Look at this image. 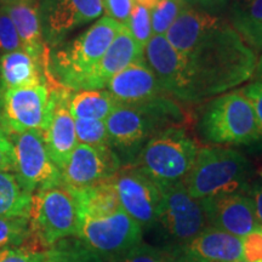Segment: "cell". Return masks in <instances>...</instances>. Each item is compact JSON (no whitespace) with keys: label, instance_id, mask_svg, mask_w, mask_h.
Masks as SVG:
<instances>
[{"label":"cell","instance_id":"cell-24","mask_svg":"<svg viewBox=\"0 0 262 262\" xmlns=\"http://www.w3.org/2000/svg\"><path fill=\"white\" fill-rule=\"evenodd\" d=\"M229 25L249 48L262 51V0H232Z\"/></svg>","mask_w":262,"mask_h":262},{"label":"cell","instance_id":"cell-33","mask_svg":"<svg viewBox=\"0 0 262 262\" xmlns=\"http://www.w3.org/2000/svg\"><path fill=\"white\" fill-rule=\"evenodd\" d=\"M106 262H179L165 251L141 243L125 253L110 258Z\"/></svg>","mask_w":262,"mask_h":262},{"label":"cell","instance_id":"cell-25","mask_svg":"<svg viewBox=\"0 0 262 262\" xmlns=\"http://www.w3.org/2000/svg\"><path fill=\"white\" fill-rule=\"evenodd\" d=\"M71 189L79 205L80 217H106L122 210L112 178L90 187Z\"/></svg>","mask_w":262,"mask_h":262},{"label":"cell","instance_id":"cell-13","mask_svg":"<svg viewBox=\"0 0 262 262\" xmlns=\"http://www.w3.org/2000/svg\"><path fill=\"white\" fill-rule=\"evenodd\" d=\"M119 169V157L111 146L78 143L61 171L62 183L71 188L90 187L113 178Z\"/></svg>","mask_w":262,"mask_h":262},{"label":"cell","instance_id":"cell-45","mask_svg":"<svg viewBox=\"0 0 262 262\" xmlns=\"http://www.w3.org/2000/svg\"><path fill=\"white\" fill-rule=\"evenodd\" d=\"M257 73V77H262V54L260 58H258L257 63H256V71H255Z\"/></svg>","mask_w":262,"mask_h":262},{"label":"cell","instance_id":"cell-35","mask_svg":"<svg viewBox=\"0 0 262 262\" xmlns=\"http://www.w3.org/2000/svg\"><path fill=\"white\" fill-rule=\"evenodd\" d=\"M47 251H38L27 247L0 250V262H44Z\"/></svg>","mask_w":262,"mask_h":262},{"label":"cell","instance_id":"cell-5","mask_svg":"<svg viewBox=\"0 0 262 262\" xmlns=\"http://www.w3.org/2000/svg\"><path fill=\"white\" fill-rule=\"evenodd\" d=\"M250 173L248 159L232 148L204 147L198 149L183 185L194 199L241 192Z\"/></svg>","mask_w":262,"mask_h":262},{"label":"cell","instance_id":"cell-12","mask_svg":"<svg viewBox=\"0 0 262 262\" xmlns=\"http://www.w3.org/2000/svg\"><path fill=\"white\" fill-rule=\"evenodd\" d=\"M52 110L47 84L2 91V111L5 130L18 134L47 127Z\"/></svg>","mask_w":262,"mask_h":262},{"label":"cell","instance_id":"cell-2","mask_svg":"<svg viewBox=\"0 0 262 262\" xmlns=\"http://www.w3.org/2000/svg\"><path fill=\"white\" fill-rule=\"evenodd\" d=\"M183 120L181 108L162 95L136 104H118L104 120L111 147L125 153L140 152L148 140Z\"/></svg>","mask_w":262,"mask_h":262},{"label":"cell","instance_id":"cell-18","mask_svg":"<svg viewBox=\"0 0 262 262\" xmlns=\"http://www.w3.org/2000/svg\"><path fill=\"white\" fill-rule=\"evenodd\" d=\"M179 260L181 262L242 261V238L209 226L192 242L179 248Z\"/></svg>","mask_w":262,"mask_h":262},{"label":"cell","instance_id":"cell-14","mask_svg":"<svg viewBox=\"0 0 262 262\" xmlns=\"http://www.w3.org/2000/svg\"><path fill=\"white\" fill-rule=\"evenodd\" d=\"M48 88L50 91L52 110L48 125L41 133L49 156L57 169L62 171L78 145L75 120L70 112V101L73 91L60 83Z\"/></svg>","mask_w":262,"mask_h":262},{"label":"cell","instance_id":"cell-4","mask_svg":"<svg viewBox=\"0 0 262 262\" xmlns=\"http://www.w3.org/2000/svg\"><path fill=\"white\" fill-rule=\"evenodd\" d=\"M199 133L215 145L248 146L262 142V133L250 101L239 91L216 97L204 108Z\"/></svg>","mask_w":262,"mask_h":262},{"label":"cell","instance_id":"cell-38","mask_svg":"<svg viewBox=\"0 0 262 262\" xmlns=\"http://www.w3.org/2000/svg\"><path fill=\"white\" fill-rule=\"evenodd\" d=\"M241 93L253 104L262 133V77H257L254 81L244 86Z\"/></svg>","mask_w":262,"mask_h":262},{"label":"cell","instance_id":"cell-39","mask_svg":"<svg viewBox=\"0 0 262 262\" xmlns=\"http://www.w3.org/2000/svg\"><path fill=\"white\" fill-rule=\"evenodd\" d=\"M0 172H15L14 146L4 131H0Z\"/></svg>","mask_w":262,"mask_h":262},{"label":"cell","instance_id":"cell-28","mask_svg":"<svg viewBox=\"0 0 262 262\" xmlns=\"http://www.w3.org/2000/svg\"><path fill=\"white\" fill-rule=\"evenodd\" d=\"M44 262H101L79 239H63L49 249Z\"/></svg>","mask_w":262,"mask_h":262},{"label":"cell","instance_id":"cell-34","mask_svg":"<svg viewBox=\"0 0 262 262\" xmlns=\"http://www.w3.org/2000/svg\"><path fill=\"white\" fill-rule=\"evenodd\" d=\"M17 50H22L18 33L9 16L0 9V52L8 54Z\"/></svg>","mask_w":262,"mask_h":262},{"label":"cell","instance_id":"cell-6","mask_svg":"<svg viewBox=\"0 0 262 262\" xmlns=\"http://www.w3.org/2000/svg\"><path fill=\"white\" fill-rule=\"evenodd\" d=\"M198 149L183 127L172 126L147 141L133 165L142 170L158 186L171 185L185 180Z\"/></svg>","mask_w":262,"mask_h":262},{"label":"cell","instance_id":"cell-32","mask_svg":"<svg viewBox=\"0 0 262 262\" xmlns=\"http://www.w3.org/2000/svg\"><path fill=\"white\" fill-rule=\"evenodd\" d=\"M125 27L129 29L136 44L145 51L147 44L153 37L152 24H150V10L142 5L134 6Z\"/></svg>","mask_w":262,"mask_h":262},{"label":"cell","instance_id":"cell-31","mask_svg":"<svg viewBox=\"0 0 262 262\" xmlns=\"http://www.w3.org/2000/svg\"><path fill=\"white\" fill-rule=\"evenodd\" d=\"M183 6L175 0H162L158 5L150 10V24L153 35H165L171 27Z\"/></svg>","mask_w":262,"mask_h":262},{"label":"cell","instance_id":"cell-3","mask_svg":"<svg viewBox=\"0 0 262 262\" xmlns=\"http://www.w3.org/2000/svg\"><path fill=\"white\" fill-rule=\"evenodd\" d=\"M29 238L42 250L68 238H77L80 210L72 189L63 183L33 193L28 208Z\"/></svg>","mask_w":262,"mask_h":262},{"label":"cell","instance_id":"cell-48","mask_svg":"<svg viewBox=\"0 0 262 262\" xmlns=\"http://www.w3.org/2000/svg\"><path fill=\"white\" fill-rule=\"evenodd\" d=\"M237 262H245V261H243V260H242V261H237Z\"/></svg>","mask_w":262,"mask_h":262},{"label":"cell","instance_id":"cell-26","mask_svg":"<svg viewBox=\"0 0 262 262\" xmlns=\"http://www.w3.org/2000/svg\"><path fill=\"white\" fill-rule=\"evenodd\" d=\"M117 106L107 90H81L72 95L70 112L74 119L106 120Z\"/></svg>","mask_w":262,"mask_h":262},{"label":"cell","instance_id":"cell-43","mask_svg":"<svg viewBox=\"0 0 262 262\" xmlns=\"http://www.w3.org/2000/svg\"><path fill=\"white\" fill-rule=\"evenodd\" d=\"M135 2L137 3V5H142L147 9L152 10L156 5H158L162 0H135Z\"/></svg>","mask_w":262,"mask_h":262},{"label":"cell","instance_id":"cell-19","mask_svg":"<svg viewBox=\"0 0 262 262\" xmlns=\"http://www.w3.org/2000/svg\"><path fill=\"white\" fill-rule=\"evenodd\" d=\"M107 88L118 104L142 103L165 95L146 62L130 64L114 75Z\"/></svg>","mask_w":262,"mask_h":262},{"label":"cell","instance_id":"cell-36","mask_svg":"<svg viewBox=\"0 0 262 262\" xmlns=\"http://www.w3.org/2000/svg\"><path fill=\"white\" fill-rule=\"evenodd\" d=\"M102 4L107 17L122 26H126L135 6V0H102Z\"/></svg>","mask_w":262,"mask_h":262},{"label":"cell","instance_id":"cell-47","mask_svg":"<svg viewBox=\"0 0 262 262\" xmlns=\"http://www.w3.org/2000/svg\"><path fill=\"white\" fill-rule=\"evenodd\" d=\"M260 175H261V178H262V169H261V171H260Z\"/></svg>","mask_w":262,"mask_h":262},{"label":"cell","instance_id":"cell-16","mask_svg":"<svg viewBox=\"0 0 262 262\" xmlns=\"http://www.w3.org/2000/svg\"><path fill=\"white\" fill-rule=\"evenodd\" d=\"M41 24L49 38L61 40L66 34L100 17L102 0H39Z\"/></svg>","mask_w":262,"mask_h":262},{"label":"cell","instance_id":"cell-15","mask_svg":"<svg viewBox=\"0 0 262 262\" xmlns=\"http://www.w3.org/2000/svg\"><path fill=\"white\" fill-rule=\"evenodd\" d=\"M210 227L244 238L261 227L253 201L241 192L226 193L201 199Z\"/></svg>","mask_w":262,"mask_h":262},{"label":"cell","instance_id":"cell-1","mask_svg":"<svg viewBox=\"0 0 262 262\" xmlns=\"http://www.w3.org/2000/svg\"><path fill=\"white\" fill-rule=\"evenodd\" d=\"M179 56V75L170 95L183 102H199L245 83L257 63L253 49L220 17Z\"/></svg>","mask_w":262,"mask_h":262},{"label":"cell","instance_id":"cell-27","mask_svg":"<svg viewBox=\"0 0 262 262\" xmlns=\"http://www.w3.org/2000/svg\"><path fill=\"white\" fill-rule=\"evenodd\" d=\"M31 196L14 172H0V216L27 217Z\"/></svg>","mask_w":262,"mask_h":262},{"label":"cell","instance_id":"cell-11","mask_svg":"<svg viewBox=\"0 0 262 262\" xmlns=\"http://www.w3.org/2000/svg\"><path fill=\"white\" fill-rule=\"evenodd\" d=\"M120 206L142 228L158 222L162 191L159 186L135 165L120 168L112 178Z\"/></svg>","mask_w":262,"mask_h":262},{"label":"cell","instance_id":"cell-21","mask_svg":"<svg viewBox=\"0 0 262 262\" xmlns=\"http://www.w3.org/2000/svg\"><path fill=\"white\" fill-rule=\"evenodd\" d=\"M45 71L24 50L3 54L0 57V84L3 90L22 89L45 84Z\"/></svg>","mask_w":262,"mask_h":262},{"label":"cell","instance_id":"cell-22","mask_svg":"<svg viewBox=\"0 0 262 262\" xmlns=\"http://www.w3.org/2000/svg\"><path fill=\"white\" fill-rule=\"evenodd\" d=\"M217 18V16L191 5L183 6L178 18L166 32V40L179 55L185 54Z\"/></svg>","mask_w":262,"mask_h":262},{"label":"cell","instance_id":"cell-30","mask_svg":"<svg viewBox=\"0 0 262 262\" xmlns=\"http://www.w3.org/2000/svg\"><path fill=\"white\" fill-rule=\"evenodd\" d=\"M78 142L88 146H111L104 120L74 119Z\"/></svg>","mask_w":262,"mask_h":262},{"label":"cell","instance_id":"cell-29","mask_svg":"<svg viewBox=\"0 0 262 262\" xmlns=\"http://www.w3.org/2000/svg\"><path fill=\"white\" fill-rule=\"evenodd\" d=\"M29 235L26 216H0V250L22 247Z\"/></svg>","mask_w":262,"mask_h":262},{"label":"cell","instance_id":"cell-44","mask_svg":"<svg viewBox=\"0 0 262 262\" xmlns=\"http://www.w3.org/2000/svg\"><path fill=\"white\" fill-rule=\"evenodd\" d=\"M0 131H4L6 133L5 130V125H4V120H3V111H2V93H0ZM8 134V133H6Z\"/></svg>","mask_w":262,"mask_h":262},{"label":"cell","instance_id":"cell-23","mask_svg":"<svg viewBox=\"0 0 262 262\" xmlns=\"http://www.w3.org/2000/svg\"><path fill=\"white\" fill-rule=\"evenodd\" d=\"M145 58L148 67L164 93H171L179 75L180 56L163 35H153L145 49Z\"/></svg>","mask_w":262,"mask_h":262},{"label":"cell","instance_id":"cell-41","mask_svg":"<svg viewBox=\"0 0 262 262\" xmlns=\"http://www.w3.org/2000/svg\"><path fill=\"white\" fill-rule=\"evenodd\" d=\"M248 195L250 196L251 201H253L257 221L260 226H262V186H254V187L249 191Z\"/></svg>","mask_w":262,"mask_h":262},{"label":"cell","instance_id":"cell-20","mask_svg":"<svg viewBox=\"0 0 262 262\" xmlns=\"http://www.w3.org/2000/svg\"><path fill=\"white\" fill-rule=\"evenodd\" d=\"M0 9L14 24L21 40L22 50L40 63L47 77L49 74V56L48 49L42 40V24L39 3L3 5Z\"/></svg>","mask_w":262,"mask_h":262},{"label":"cell","instance_id":"cell-9","mask_svg":"<svg viewBox=\"0 0 262 262\" xmlns=\"http://www.w3.org/2000/svg\"><path fill=\"white\" fill-rule=\"evenodd\" d=\"M15 153V175L29 194L62 183L61 171L49 156L40 130L10 134Z\"/></svg>","mask_w":262,"mask_h":262},{"label":"cell","instance_id":"cell-37","mask_svg":"<svg viewBox=\"0 0 262 262\" xmlns=\"http://www.w3.org/2000/svg\"><path fill=\"white\" fill-rule=\"evenodd\" d=\"M243 261L262 262V226L256 231L242 238Z\"/></svg>","mask_w":262,"mask_h":262},{"label":"cell","instance_id":"cell-40","mask_svg":"<svg viewBox=\"0 0 262 262\" xmlns=\"http://www.w3.org/2000/svg\"><path fill=\"white\" fill-rule=\"evenodd\" d=\"M227 3L228 0H191V4L201 6L203 11H206L212 15L224 9Z\"/></svg>","mask_w":262,"mask_h":262},{"label":"cell","instance_id":"cell-10","mask_svg":"<svg viewBox=\"0 0 262 262\" xmlns=\"http://www.w3.org/2000/svg\"><path fill=\"white\" fill-rule=\"evenodd\" d=\"M159 188L162 206L158 222L179 248L183 247L209 227L204 209L201 201L189 195L182 181L159 186Z\"/></svg>","mask_w":262,"mask_h":262},{"label":"cell","instance_id":"cell-7","mask_svg":"<svg viewBox=\"0 0 262 262\" xmlns=\"http://www.w3.org/2000/svg\"><path fill=\"white\" fill-rule=\"evenodd\" d=\"M123 26L114 19L101 17L55 55L58 83L72 91H80L84 81L106 54Z\"/></svg>","mask_w":262,"mask_h":262},{"label":"cell","instance_id":"cell-42","mask_svg":"<svg viewBox=\"0 0 262 262\" xmlns=\"http://www.w3.org/2000/svg\"><path fill=\"white\" fill-rule=\"evenodd\" d=\"M39 0H0L2 5L10 4H38Z\"/></svg>","mask_w":262,"mask_h":262},{"label":"cell","instance_id":"cell-8","mask_svg":"<svg viewBox=\"0 0 262 262\" xmlns=\"http://www.w3.org/2000/svg\"><path fill=\"white\" fill-rule=\"evenodd\" d=\"M77 239L106 262L142 243V227L122 209L106 217H81Z\"/></svg>","mask_w":262,"mask_h":262},{"label":"cell","instance_id":"cell-17","mask_svg":"<svg viewBox=\"0 0 262 262\" xmlns=\"http://www.w3.org/2000/svg\"><path fill=\"white\" fill-rule=\"evenodd\" d=\"M136 62H146L145 51L136 44L127 27L123 26L106 54L84 81L81 90L106 88L114 75Z\"/></svg>","mask_w":262,"mask_h":262},{"label":"cell","instance_id":"cell-46","mask_svg":"<svg viewBox=\"0 0 262 262\" xmlns=\"http://www.w3.org/2000/svg\"><path fill=\"white\" fill-rule=\"evenodd\" d=\"M182 5H191V0H175Z\"/></svg>","mask_w":262,"mask_h":262}]
</instances>
